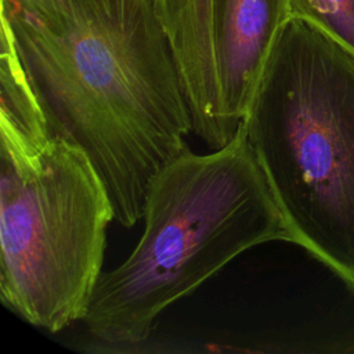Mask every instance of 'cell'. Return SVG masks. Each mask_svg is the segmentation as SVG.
<instances>
[{
  "instance_id": "52a82bcc",
  "label": "cell",
  "mask_w": 354,
  "mask_h": 354,
  "mask_svg": "<svg viewBox=\"0 0 354 354\" xmlns=\"http://www.w3.org/2000/svg\"><path fill=\"white\" fill-rule=\"evenodd\" d=\"M0 37V148L32 153L54 136L24 73L11 37L3 29Z\"/></svg>"
},
{
  "instance_id": "6da1fadb",
  "label": "cell",
  "mask_w": 354,
  "mask_h": 354,
  "mask_svg": "<svg viewBox=\"0 0 354 354\" xmlns=\"http://www.w3.org/2000/svg\"><path fill=\"white\" fill-rule=\"evenodd\" d=\"M0 24L50 133L88 158L115 220L136 225L192 133L153 0H0Z\"/></svg>"
},
{
  "instance_id": "ba28073f",
  "label": "cell",
  "mask_w": 354,
  "mask_h": 354,
  "mask_svg": "<svg viewBox=\"0 0 354 354\" xmlns=\"http://www.w3.org/2000/svg\"><path fill=\"white\" fill-rule=\"evenodd\" d=\"M290 15L304 18L354 51V0H289Z\"/></svg>"
},
{
  "instance_id": "3957f363",
  "label": "cell",
  "mask_w": 354,
  "mask_h": 354,
  "mask_svg": "<svg viewBox=\"0 0 354 354\" xmlns=\"http://www.w3.org/2000/svg\"><path fill=\"white\" fill-rule=\"evenodd\" d=\"M241 127L290 242L354 292V51L290 15Z\"/></svg>"
},
{
  "instance_id": "5b68a950",
  "label": "cell",
  "mask_w": 354,
  "mask_h": 354,
  "mask_svg": "<svg viewBox=\"0 0 354 354\" xmlns=\"http://www.w3.org/2000/svg\"><path fill=\"white\" fill-rule=\"evenodd\" d=\"M289 0H217V73L220 116L231 141L283 24Z\"/></svg>"
},
{
  "instance_id": "8992f818",
  "label": "cell",
  "mask_w": 354,
  "mask_h": 354,
  "mask_svg": "<svg viewBox=\"0 0 354 354\" xmlns=\"http://www.w3.org/2000/svg\"><path fill=\"white\" fill-rule=\"evenodd\" d=\"M169 37L192 120L210 149L227 145L220 116L217 0H153Z\"/></svg>"
},
{
  "instance_id": "7a4b0ae2",
  "label": "cell",
  "mask_w": 354,
  "mask_h": 354,
  "mask_svg": "<svg viewBox=\"0 0 354 354\" xmlns=\"http://www.w3.org/2000/svg\"><path fill=\"white\" fill-rule=\"evenodd\" d=\"M144 231L130 256L102 271L82 319L108 346L140 344L171 303L245 250L289 241L283 217L239 126L210 153L187 148L152 180Z\"/></svg>"
},
{
  "instance_id": "277c9868",
  "label": "cell",
  "mask_w": 354,
  "mask_h": 354,
  "mask_svg": "<svg viewBox=\"0 0 354 354\" xmlns=\"http://www.w3.org/2000/svg\"><path fill=\"white\" fill-rule=\"evenodd\" d=\"M109 194L59 137L32 153L0 148V300L51 333L82 321L102 272Z\"/></svg>"
}]
</instances>
